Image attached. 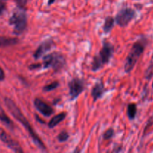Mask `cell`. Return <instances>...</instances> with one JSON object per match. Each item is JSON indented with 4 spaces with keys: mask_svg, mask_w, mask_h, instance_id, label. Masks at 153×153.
Returning a JSON list of instances; mask_svg holds the SVG:
<instances>
[{
    "mask_svg": "<svg viewBox=\"0 0 153 153\" xmlns=\"http://www.w3.org/2000/svg\"><path fill=\"white\" fill-rule=\"evenodd\" d=\"M69 134L67 133V131H62L61 133H59V134L58 135V140H59V142H66L69 139Z\"/></svg>",
    "mask_w": 153,
    "mask_h": 153,
    "instance_id": "obj_18",
    "label": "cell"
},
{
    "mask_svg": "<svg viewBox=\"0 0 153 153\" xmlns=\"http://www.w3.org/2000/svg\"><path fill=\"white\" fill-rule=\"evenodd\" d=\"M0 140H1L4 144L7 145V147L10 148V149H12L13 152L17 153L23 152V150L22 149V148H21L19 143L16 142L15 140H13V139L12 138L9 134H7V132L4 131L1 128H0Z\"/></svg>",
    "mask_w": 153,
    "mask_h": 153,
    "instance_id": "obj_7",
    "label": "cell"
},
{
    "mask_svg": "<svg viewBox=\"0 0 153 153\" xmlns=\"http://www.w3.org/2000/svg\"><path fill=\"white\" fill-rule=\"evenodd\" d=\"M59 82H53L52 83L49 84V85H46V86L43 87V91L45 92H49V91H52L53 90H55L58 86H59Z\"/></svg>",
    "mask_w": 153,
    "mask_h": 153,
    "instance_id": "obj_17",
    "label": "cell"
},
{
    "mask_svg": "<svg viewBox=\"0 0 153 153\" xmlns=\"http://www.w3.org/2000/svg\"><path fill=\"white\" fill-rule=\"evenodd\" d=\"M145 44L142 40L134 43L131 51L129 52L126 59L125 64H124V70H125L126 73H128L133 70L136 63L138 61L139 58L143 54Z\"/></svg>",
    "mask_w": 153,
    "mask_h": 153,
    "instance_id": "obj_4",
    "label": "cell"
},
{
    "mask_svg": "<svg viewBox=\"0 0 153 153\" xmlns=\"http://www.w3.org/2000/svg\"><path fill=\"white\" fill-rule=\"evenodd\" d=\"M152 88H153V83H152Z\"/></svg>",
    "mask_w": 153,
    "mask_h": 153,
    "instance_id": "obj_26",
    "label": "cell"
},
{
    "mask_svg": "<svg viewBox=\"0 0 153 153\" xmlns=\"http://www.w3.org/2000/svg\"><path fill=\"white\" fill-rule=\"evenodd\" d=\"M0 120H1V122L4 123L7 127H10V128H13V123L10 120V118L7 116V114H6L5 112L4 111V110H3L2 108L1 107V105H0Z\"/></svg>",
    "mask_w": 153,
    "mask_h": 153,
    "instance_id": "obj_15",
    "label": "cell"
},
{
    "mask_svg": "<svg viewBox=\"0 0 153 153\" xmlns=\"http://www.w3.org/2000/svg\"><path fill=\"white\" fill-rule=\"evenodd\" d=\"M65 58L58 52L48 54L43 58V67L44 69L52 67L55 72L59 71L65 65Z\"/></svg>",
    "mask_w": 153,
    "mask_h": 153,
    "instance_id": "obj_5",
    "label": "cell"
},
{
    "mask_svg": "<svg viewBox=\"0 0 153 153\" xmlns=\"http://www.w3.org/2000/svg\"><path fill=\"white\" fill-rule=\"evenodd\" d=\"M114 134V130L112 129V128H109L108 130H107V131H105V133L104 135H103V137H104L105 140H110L111 138L113 137Z\"/></svg>",
    "mask_w": 153,
    "mask_h": 153,
    "instance_id": "obj_19",
    "label": "cell"
},
{
    "mask_svg": "<svg viewBox=\"0 0 153 153\" xmlns=\"http://www.w3.org/2000/svg\"><path fill=\"white\" fill-rule=\"evenodd\" d=\"M9 24L13 27L15 34H21L27 26V15L25 8L16 7L9 19Z\"/></svg>",
    "mask_w": 153,
    "mask_h": 153,
    "instance_id": "obj_2",
    "label": "cell"
},
{
    "mask_svg": "<svg viewBox=\"0 0 153 153\" xmlns=\"http://www.w3.org/2000/svg\"><path fill=\"white\" fill-rule=\"evenodd\" d=\"M127 114L130 120H134L137 114V106L134 103L129 104L127 108Z\"/></svg>",
    "mask_w": 153,
    "mask_h": 153,
    "instance_id": "obj_16",
    "label": "cell"
},
{
    "mask_svg": "<svg viewBox=\"0 0 153 153\" xmlns=\"http://www.w3.org/2000/svg\"><path fill=\"white\" fill-rule=\"evenodd\" d=\"M56 0H48V5H51L52 4H53Z\"/></svg>",
    "mask_w": 153,
    "mask_h": 153,
    "instance_id": "obj_24",
    "label": "cell"
},
{
    "mask_svg": "<svg viewBox=\"0 0 153 153\" xmlns=\"http://www.w3.org/2000/svg\"><path fill=\"white\" fill-rule=\"evenodd\" d=\"M5 79V74H4V72L2 69L0 67V82H2Z\"/></svg>",
    "mask_w": 153,
    "mask_h": 153,
    "instance_id": "obj_23",
    "label": "cell"
},
{
    "mask_svg": "<svg viewBox=\"0 0 153 153\" xmlns=\"http://www.w3.org/2000/svg\"><path fill=\"white\" fill-rule=\"evenodd\" d=\"M34 105L37 110L40 111L43 116L50 117L53 114L54 111L52 108L40 99L36 98L34 100Z\"/></svg>",
    "mask_w": 153,
    "mask_h": 153,
    "instance_id": "obj_9",
    "label": "cell"
},
{
    "mask_svg": "<svg viewBox=\"0 0 153 153\" xmlns=\"http://www.w3.org/2000/svg\"><path fill=\"white\" fill-rule=\"evenodd\" d=\"M105 92V88L104 85L102 82H97L94 87L93 88L92 91H91V96L93 97L94 101H97L98 99L101 98L102 97L103 94Z\"/></svg>",
    "mask_w": 153,
    "mask_h": 153,
    "instance_id": "obj_11",
    "label": "cell"
},
{
    "mask_svg": "<svg viewBox=\"0 0 153 153\" xmlns=\"http://www.w3.org/2000/svg\"><path fill=\"white\" fill-rule=\"evenodd\" d=\"M52 45H53V41L52 40H46L42 42L34 52V55H33L34 59H39L40 58H41L42 55H43L46 52L52 49Z\"/></svg>",
    "mask_w": 153,
    "mask_h": 153,
    "instance_id": "obj_10",
    "label": "cell"
},
{
    "mask_svg": "<svg viewBox=\"0 0 153 153\" xmlns=\"http://www.w3.org/2000/svg\"><path fill=\"white\" fill-rule=\"evenodd\" d=\"M114 46L108 41L103 42V46L100 50L99 55L94 57L92 63V70L94 71L100 70L103 65L108 64L113 56Z\"/></svg>",
    "mask_w": 153,
    "mask_h": 153,
    "instance_id": "obj_3",
    "label": "cell"
},
{
    "mask_svg": "<svg viewBox=\"0 0 153 153\" xmlns=\"http://www.w3.org/2000/svg\"><path fill=\"white\" fill-rule=\"evenodd\" d=\"M69 89H70V95L71 97V100H75L85 90L83 81L79 78H75L72 79L69 83Z\"/></svg>",
    "mask_w": 153,
    "mask_h": 153,
    "instance_id": "obj_8",
    "label": "cell"
},
{
    "mask_svg": "<svg viewBox=\"0 0 153 153\" xmlns=\"http://www.w3.org/2000/svg\"><path fill=\"white\" fill-rule=\"evenodd\" d=\"M14 1L16 2V6H17L18 7L25 9L27 3H28V0H14Z\"/></svg>",
    "mask_w": 153,
    "mask_h": 153,
    "instance_id": "obj_20",
    "label": "cell"
},
{
    "mask_svg": "<svg viewBox=\"0 0 153 153\" xmlns=\"http://www.w3.org/2000/svg\"><path fill=\"white\" fill-rule=\"evenodd\" d=\"M6 1H7V0H0L1 2H6Z\"/></svg>",
    "mask_w": 153,
    "mask_h": 153,
    "instance_id": "obj_25",
    "label": "cell"
},
{
    "mask_svg": "<svg viewBox=\"0 0 153 153\" xmlns=\"http://www.w3.org/2000/svg\"><path fill=\"white\" fill-rule=\"evenodd\" d=\"M4 103H5V105L7 106V109L10 111V112L11 113V114L14 117L15 119L17 120L22 126L25 128V129L27 130V131L28 132L29 135L31 136V137L32 138L34 143L37 145V147L39 149H42V150H46V147H45V145L43 144V143L42 142L41 139L37 136V134L34 132V131L33 130V128L31 127V124L28 122V120L26 119L25 116L22 114V113L21 112V111L19 110V108L17 107L16 104H15L14 102L12 100L9 98H5L4 99Z\"/></svg>",
    "mask_w": 153,
    "mask_h": 153,
    "instance_id": "obj_1",
    "label": "cell"
},
{
    "mask_svg": "<svg viewBox=\"0 0 153 153\" xmlns=\"http://www.w3.org/2000/svg\"><path fill=\"white\" fill-rule=\"evenodd\" d=\"M40 67H41V64H31V65L28 67V68L30 69V70H36V69H38L40 68Z\"/></svg>",
    "mask_w": 153,
    "mask_h": 153,
    "instance_id": "obj_22",
    "label": "cell"
},
{
    "mask_svg": "<svg viewBox=\"0 0 153 153\" xmlns=\"http://www.w3.org/2000/svg\"><path fill=\"white\" fill-rule=\"evenodd\" d=\"M66 116H67L66 113L62 112V113H60L59 114L54 117L53 118L51 119V120L49 121V123H48V126H49V128H55L56 126H58L60 123L62 122V121L65 119Z\"/></svg>",
    "mask_w": 153,
    "mask_h": 153,
    "instance_id": "obj_12",
    "label": "cell"
},
{
    "mask_svg": "<svg viewBox=\"0 0 153 153\" xmlns=\"http://www.w3.org/2000/svg\"><path fill=\"white\" fill-rule=\"evenodd\" d=\"M18 43L17 38H12V37H7L0 36V47H4V46H13Z\"/></svg>",
    "mask_w": 153,
    "mask_h": 153,
    "instance_id": "obj_13",
    "label": "cell"
},
{
    "mask_svg": "<svg viewBox=\"0 0 153 153\" xmlns=\"http://www.w3.org/2000/svg\"><path fill=\"white\" fill-rule=\"evenodd\" d=\"M115 19L112 16H108L105 21L104 25H103V30L105 33L110 32L114 25Z\"/></svg>",
    "mask_w": 153,
    "mask_h": 153,
    "instance_id": "obj_14",
    "label": "cell"
},
{
    "mask_svg": "<svg viewBox=\"0 0 153 153\" xmlns=\"http://www.w3.org/2000/svg\"><path fill=\"white\" fill-rule=\"evenodd\" d=\"M135 11L130 7H125L120 10L117 14L115 21L121 27H126L134 19Z\"/></svg>",
    "mask_w": 153,
    "mask_h": 153,
    "instance_id": "obj_6",
    "label": "cell"
},
{
    "mask_svg": "<svg viewBox=\"0 0 153 153\" xmlns=\"http://www.w3.org/2000/svg\"><path fill=\"white\" fill-rule=\"evenodd\" d=\"M6 9V2H1L0 1V15L2 14Z\"/></svg>",
    "mask_w": 153,
    "mask_h": 153,
    "instance_id": "obj_21",
    "label": "cell"
}]
</instances>
